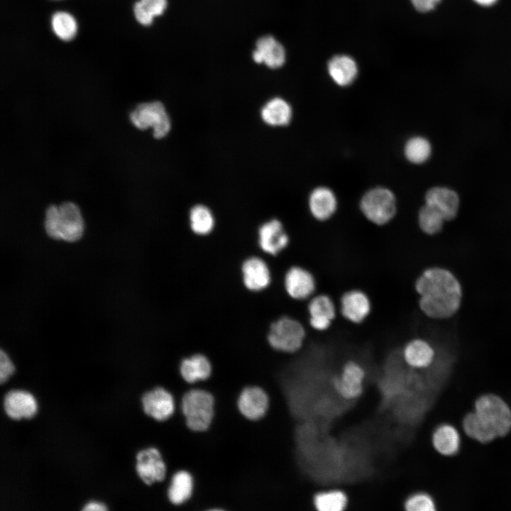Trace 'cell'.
Masks as SVG:
<instances>
[{
	"label": "cell",
	"instance_id": "obj_1",
	"mask_svg": "<svg viewBox=\"0 0 511 511\" xmlns=\"http://www.w3.org/2000/svg\"><path fill=\"white\" fill-rule=\"evenodd\" d=\"M414 289L419 296L420 310L429 318H451L460 309L462 287L448 269L441 267L425 269L417 278Z\"/></svg>",
	"mask_w": 511,
	"mask_h": 511
},
{
	"label": "cell",
	"instance_id": "obj_2",
	"mask_svg": "<svg viewBox=\"0 0 511 511\" xmlns=\"http://www.w3.org/2000/svg\"><path fill=\"white\" fill-rule=\"evenodd\" d=\"M215 404V397L211 392L194 387L184 393L175 414L183 415L189 430L202 432L208 430L213 422Z\"/></svg>",
	"mask_w": 511,
	"mask_h": 511
},
{
	"label": "cell",
	"instance_id": "obj_3",
	"mask_svg": "<svg viewBox=\"0 0 511 511\" xmlns=\"http://www.w3.org/2000/svg\"><path fill=\"white\" fill-rule=\"evenodd\" d=\"M306 331L296 317L282 315L273 321L269 327L267 339L269 345L278 352L293 354L302 347Z\"/></svg>",
	"mask_w": 511,
	"mask_h": 511
},
{
	"label": "cell",
	"instance_id": "obj_4",
	"mask_svg": "<svg viewBox=\"0 0 511 511\" xmlns=\"http://www.w3.org/2000/svg\"><path fill=\"white\" fill-rule=\"evenodd\" d=\"M474 411L497 437L505 436L511 430V407L500 396L493 393L479 396Z\"/></svg>",
	"mask_w": 511,
	"mask_h": 511
},
{
	"label": "cell",
	"instance_id": "obj_5",
	"mask_svg": "<svg viewBox=\"0 0 511 511\" xmlns=\"http://www.w3.org/2000/svg\"><path fill=\"white\" fill-rule=\"evenodd\" d=\"M360 209L369 221L378 226L385 225L395 216L396 198L393 192L386 187H374L363 194Z\"/></svg>",
	"mask_w": 511,
	"mask_h": 511
},
{
	"label": "cell",
	"instance_id": "obj_6",
	"mask_svg": "<svg viewBox=\"0 0 511 511\" xmlns=\"http://www.w3.org/2000/svg\"><path fill=\"white\" fill-rule=\"evenodd\" d=\"M131 123L140 130L153 129V136L160 139L170 131L171 123L164 105L158 101L141 103L130 114Z\"/></svg>",
	"mask_w": 511,
	"mask_h": 511
},
{
	"label": "cell",
	"instance_id": "obj_7",
	"mask_svg": "<svg viewBox=\"0 0 511 511\" xmlns=\"http://www.w3.org/2000/svg\"><path fill=\"white\" fill-rule=\"evenodd\" d=\"M136 471L147 486L163 483L167 476V466L160 450L149 446L140 450L136 456Z\"/></svg>",
	"mask_w": 511,
	"mask_h": 511
},
{
	"label": "cell",
	"instance_id": "obj_8",
	"mask_svg": "<svg viewBox=\"0 0 511 511\" xmlns=\"http://www.w3.org/2000/svg\"><path fill=\"white\" fill-rule=\"evenodd\" d=\"M143 412L158 422L170 419L177 405L174 395L163 386H155L145 391L141 397Z\"/></svg>",
	"mask_w": 511,
	"mask_h": 511
},
{
	"label": "cell",
	"instance_id": "obj_9",
	"mask_svg": "<svg viewBox=\"0 0 511 511\" xmlns=\"http://www.w3.org/2000/svg\"><path fill=\"white\" fill-rule=\"evenodd\" d=\"M290 242V234L278 219L265 221L258 228V244L264 256H277L288 248Z\"/></svg>",
	"mask_w": 511,
	"mask_h": 511
},
{
	"label": "cell",
	"instance_id": "obj_10",
	"mask_svg": "<svg viewBox=\"0 0 511 511\" xmlns=\"http://www.w3.org/2000/svg\"><path fill=\"white\" fill-rule=\"evenodd\" d=\"M283 286L290 298L300 302L312 297L316 290V280L309 270L295 264L285 271Z\"/></svg>",
	"mask_w": 511,
	"mask_h": 511
},
{
	"label": "cell",
	"instance_id": "obj_11",
	"mask_svg": "<svg viewBox=\"0 0 511 511\" xmlns=\"http://www.w3.org/2000/svg\"><path fill=\"white\" fill-rule=\"evenodd\" d=\"M237 407L243 417L251 421H258L265 416L269 410V395L260 386L248 385L240 392Z\"/></svg>",
	"mask_w": 511,
	"mask_h": 511
},
{
	"label": "cell",
	"instance_id": "obj_12",
	"mask_svg": "<svg viewBox=\"0 0 511 511\" xmlns=\"http://www.w3.org/2000/svg\"><path fill=\"white\" fill-rule=\"evenodd\" d=\"M365 371L358 363L351 361L346 363L339 375L332 379L335 392L346 400L358 397L363 392Z\"/></svg>",
	"mask_w": 511,
	"mask_h": 511
},
{
	"label": "cell",
	"instance_id": "obj_13",
	"mask_svg": "<svg viewBox=\"0 0 511 511\" xmlns=\"http://www.w3.org/2000/svg\"><path fill=\"white\" fill-rule=\"evenodd\" d=\"M243 283L252 292H259L269 287L272 273L268 263L259 256H251L241 265Z\"/></svg>",
	"mask_w": 511,
	"mask_h": 511
},
{
	"label": "cell",
	"instance_id": "obj_14",
	"mask_svg": "<svg viewBox=\"0 0 511 511\" xmlns=\"http://www.w3.org/2000/svg\"><path fill=\"white\" fill-rule=\"evenodd\" d=\"M58 230L60 239L75 242L81 238L84 229V220L78 206L65 202L58 206Z\"/></svg>",
	"mask_w": 511,
	"mask_h": 511
},
{
	"label": "cell",
	"instance_id": "obj_15",
	"mask_svg": "<svg viewBox=\"0 0 511 511\" xmlns=\"http://www.w3.org/2000/svg\"><path fill=\"white\" fill-rule=\"evenodd\" d=\"M194 491L192 474L185 469L173 473L169 480L166 495L170 503L176 510H182L192 498Z\"/></svg>",
	"mask_w": 511,
	"mask_h": 511
},
{
	"label": "cell",
	"instance_id": "obj_16",
	"mask_svg": "<svg viewBox=\"0 0 511 511\" xmlns=\"http://www.w3.org/2000/svg\"><path fill=\"white\" fill-rule=\"evenodd\" d=\"M309 326L318 331L328 329L336 317V307L327 295L320 294L310 297L307 306Z\"/></svg>",
	"mask_w": 511,
	"mask_h": 511
},
{
	"label": "cell",
	"instance_id": "obj_17",
	"mask_svg": "<svg viewBox=\"0 0 511 511\" xmlns=\"http://www.w3.org/2000/svg\"><path fill=\"white\" fill-rule=\"evenodd\" d=\"M340 310L344 319L353 324H360L370 312V300L363 291L358 289L350 290L345 292L341 297Z\"/></svg>",
	"mask_w": 511,
	"mask_h": 511
},
{
	"label": "cell",
	"instance_id": "obj_18",
	"mask_svg": "<svg viewBox=\"0 0 511 511\" xmlns=\"http://www.w3.org/2000/svg\"><path fill=\"white\" fill-rule=\"evenodd\" d=\"M3 406L7 416L16 420L33 417L38 409L34 396L23 390H11L6 392Z\"/></svg>",
	"mask_w": 511,
	"mask_h": 511
},
{
	"label": "cell",
	"instance_id": "obj_19",
	"mask_svg": "<svg viewBox=\"0 0 511 511\" xmlns=\"http://www.w3.org/2000/svg\"><path fill=\"white\" fill-rule=\"evenodd\" d=\"M431 443L434 450L444 456L456 454L461 445V435L459 429L450 423L438 424L433 430Z\"/></svg>",
	"mask_w": 511,
	"mask_h": 511
},
{
	"label": "cell",
	"instance_id": "obj_20",
	"mask_svg": "<svg viewBox=\"0 0 511 511\" xmlns=\"http://www.w3.org/2000/svg\"><path fill=\"white\" fill-rule=\"evenodd\" d=\"M180 373L183 380L193 385L208 380L212 373V364L209 358L201 353L184 358L180 365Z\"/></svg>",
	"mask_w": 511,
	"mask_h": 511
},
{
	"label": "cell",
	"instance_id": "obj_21",
	"mask_svg": "<svg viewBox=\"0 0 511 511\" xmlns=\"http://www.w3.org/2000/svg\"><path fill=\"white\" fill-rule=\"evenodd\" d=\"M435 357L434 347L422 339L408 341L402 351L404 361L413 369H427L433 363Z\"/></svg>",
	"mask_w": 511,
	"mask_h": 511
},
{
	"label": "cell",
	"instance_id": "obj_22",
	"mask_svg": "<svg viewBox=\"0 0 511 511\" xmlns=\"http://www.w3.org/2000/svg\"><path fill=\"white\" fill-rule=\"evenodd\" d=\"M252 56L256 62H263L270 68H278L285 61L284 47L271 35H264L257 40Z\"/></svg>",
	"mask_w": 511,
	"mask_h": 511
},
{
	"label": "cell",
	"instance_id": "obj_23",
	"mask_svg": "<svg viewBox=\"0 0 511 511\" xmlns=\"http://www.w3.org/2000/svg\"><path fill=\"white\" fill-rule=\"evenodd\" d=\"M308 207L315 219L324 221L334 214L337 208V199L330 188L317 187L309 194Z\"/></svg>",
	"mask_w": 511,
	"mask_h": 511
},
{
	"label": "cell",
	"instance_id": "obj_24",
	"mask_svg": "<svg viewBox=\"0 0 511 511\" xmlns=\"http://www.w3.org/2000/svg\"><path fill=\"white\" fill-rule=\"evenodd\" d=\"M425 202L439 210L446 221H451L457 215L459 198L452 189L440 187L431 188L426 193Z\"/></svg>",
	"mask_w": 511,
	"mask_h": 511
},
{
	"label": "cell",
	"instance_id": "obj_25",
	"mask_svg": "<svg viewBox=\"0 0 511 511\" xmlns=\"http://www.w3.org/2000/svg\"><path fill=\"white\" fill-rule=\"evenodd\" d=\"M328 72L336 84L346 87L350 85L356 78L358 66L351 57L339 55L333 57L329 60Z\"/></svg>",
	"mask_w": 511,
	"mask_h": 511
},
{
	"label": "cell",
	"instance_id": "obj_26",
	"mask_svg": "<svg viewBox=\"0 0 511 511\" xmlns=\"http://www.w3.org/2000/svg\"><path fill=\"white\" fill-rule=\"evenodd\" d=\"M292 111L287 101L280 97L269 100L261 109L263 121L273 126L287 125L292 119Z\"/></svg>",
	"mask_w": 511,
	"mask_h": 511
},
{
	"label": "cell",
	"instance_id": "obj_27",
	"mask_svg": "<svg viewBox=\"0 0 511 511\" xmlns=\"http://www.w3.org/2000/svg\"><path fill=\"white\" fill-rule=\"evenodd\" d=\"M462 434L482 444L488 443L497 438L474 410L468 412L462 420L461 435Z\"/></svg>",
	"mask_w": 511,
	"mask_h": 511
},
{
	"label": "cell",
	"instance_id": "obj_28",
	"mask_svg": "<svg viewBox=\"0 0 511 511\" xmlns=\"http://www.w3.org/2000/svg\"><path fill=\"white\" fill-rule=\"evenodd\" d=\"M216 219L206 206L197 204L189 212V227L193 233L200 236L209 235L215 229Z\"/></svg>",
	"mask_w": 511,
	"mask_h": 511
},
{
	"label": "cell",
	"instance_id": "obj_29",
	"mask_svg": "<svg viewBox=\"0 0 511 511\" xmlns=\"http://www.w3.org/2000/svg\"><path fill=\"white\" fill-rule=\"evenodd\" d=\"M445 221L442 214L429 204H425L419 211V226L422 231L427 235L432 236L439 233Z\"/></svg>",
	"mask_w": 511,
	"mask_h": 511
},
{
	"label": "cell",
	"instance_id": "obj_30",
	"mask_svg": "<svg viewBox=\"0 0 511 511\" xmlns=\"http://www.w3.org/2000/svg\"><path fill=\"white\" fill-rule=\"evenodd\" d=\"M431 152L429 142L421 136L410 138L404 146V155L406 159L414 164L424 163L429 158Z\"/></svg>",
	"mask_w": 511,
	"mask_h": 511
},
{
	"label": "cell",
	"instance_id": "obj_31",
	"mask_svg": "<svg viewBox=\"0 0 511 511\" xmlns=\"http://www.w3.org/2000/svg\"><path fill=\"white\" fill-rule=\"evenodd\" d=\"M313 503L319 511H341L346 506L347 498L340 490L324 491L314 497Z\"/></svg>",
	"mask_w": 511,
	"mask_h": 511
},
{
	"label": "cell",
	"instance_id": "obj_32",
	"mask_svg": "<svg viewBox=\"0 0 511 511\" xmlns=\"http://www.w3.org/2000/svg\"><path fill=\"white\" fill-rule=\"evenodd\" d=\"M51 24L55 35L63 40H70L76 34V21L74 17L67 12L58 11L54 13Z\"/></svg>",
	"mask_w": 511,
	"mask_h": 511
},
{
	"label": "cell",
	"instance_id": "obj_33",
	"mask_svg": "<svg viewBox=\"0 0 511 511\" xmlns=\"http://www.w3.org/2000/svg\"><path fill=\"white\" fill-rule=\"evenodd\" d=\"M408 511H435L437 510L434 497L424 491L415 493L409 496L405 502Z\"/></svg>",
	"mask_w": 511,
	"mask_h": 511
},
{
	"label": "cell",
	"instance_id": "obj_34",
	"mask_svg": "<svg viewBox=\"0 0 511 511\" xmlns=\"http://www.w3.org/2000/svg\"><path fill=\"white\" fill-rule=\"evenodd\" d=\"M58 206L55 204L50 205L45 211V232L49 237L56 240L60 239L58 230Z\"/></svg>",
	"mask_w": 511,
	"mask_h": 511
},
{
	"label": "cell",
	"instance_id": "obj_35",
	"mask_svg": "<svg viewBox=\"0 0 511 511\" xmlns=\"http://www.w3.org/2000/svg\"><path fill=\"white\" fill-rule=\"evenodd\" d=\"M15 370L14 366L8 355L3 351H0V383H5Z\"/></svg>",
	"mask_w": 511,
	"mask_h": 511
},
{
	"label": "cell",
	"instance_id": "obj_36",
	"mask_svg": "<svg viewBox=\"0 0 511 511\" xmlns=\"http://www.w3.org/2000/svg\"><path fill=\"white\" fill-rule=\"evenodd\" d=\"M140 1L153 17L161 15L167 6V0H140Z\"/></svg>",
	"mask_w": 511,
	"mask_h": 511
},
{
	"label": "cell",
	"instance_id": "obj_37",
	"mask_svg": "<svg viewBox=\"0 0 511 511\" xmlns=\"http://www.w3.org/2000/svg\"><path fill=\"white\" fill-rule=\"evenodd\" d=\"M133 12L136 20L141 24L149 26L152 23L154 17L146 10L140 1L134 4Z\"/></svg>",
	"mask_w": 511,
	"mask_h": 511
},
{
	"label": "cell",
	"instance_id": "obj_38",
	"mask_svg": "<svg viewBox=\"0 0 511 511\" xmlns=\"http://www.w3.org/2000/svg\"><path fill=\"white\" fill-rule=\"evenodd\" d=\"M441 0H411L414 7L419 11L427 12L435 8Z\"/></svg>",
	"mask_w": 511,
	"mask_h": 511
},
{
	"label": "cell",
	"instance_id": "obj_39",
	"mask_svg": "<svg viewBox=\"0 0 511 511\" xmlns=\"http://www.w3.org/2000/svg\"><path fill=\"white\" fill-rule=\"evenodd\" d=\"M107 510L106 505L99 502L90 501L82 508L84 511H105Z\"/></svg>",
	"mask_w": 511,
	"mask_h": 511
},
{
	"label": "cell",
	"instance_id": "obj_40",
	"mask_svg": "<svg viewBox=\"0 0 511 511\" xmlns=\"http://www.w3.org/2000/svg\"><path fill=\"white\" fill-rule=\"evenodd\" d=\"M477 4L484 6H489L493 5L498 0H473Z\"/></svg>",
	"mask_w": 511,
	"mask_h": 511
}]
</instances>
